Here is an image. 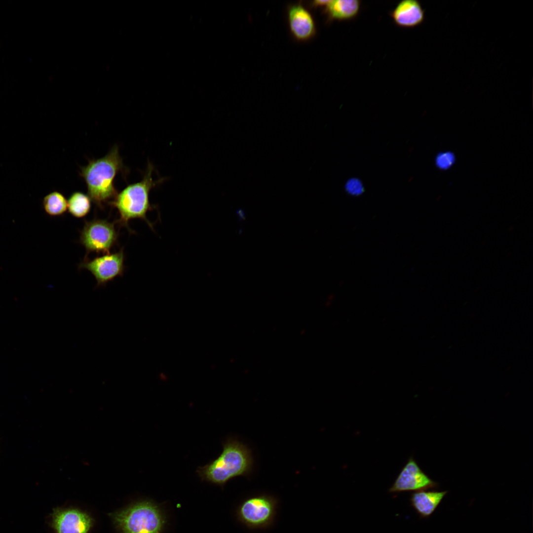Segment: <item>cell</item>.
<instances>
[{"label": "cell", "instance_id": "obj_1", "mask_svg": "<svg viewBox=\"0 0 533 533\" xmlns=\"http://www.w3.org/2000/svg\"><path fill=\"white\" fill-rule=\"evenodd\" d=\"M154 167L149 162L143 179L139 182L130 184L117 193L109 205L115 208L119 214V219L116 221L122 226L126 227L131 231L128 222L133 219H141L145 221L152 230L153 224L148 219L147 213L155 209L150 200V193L152 189L160 185L165 180L160 178L154 180L153 178Z\"/></svg>", "mask_w": 533, "mask_h": 533}, {"label": "cell", "instance_id": "obj_2", "mask_svg": "<svg viewBox=\"0 0 533 533\" xmlns=\"http://www.w3.org/2000/svg\"><path fill=\"white\" fill-rule=\"evenodd\" d=\"M223 451L214 460L197 469L202 480L224 485L237 476H248L253 466L251 450L237 439L229 438L223 443Z\"/></svg>", "mask_w": 533, "mask_h": 533}, {"label": "cell", "instance_id": "obj_3", "mask_svg": "<svg viewBox=\"0 0 533 533\" xmlns=\"http://www.w3.org/2000/svg\"><path fill=\"white\" fill-rule=\"evenodd\" d=\"M118 148L114 146L104 157L90 160L80 173L91 200L102 209L113 200L117 193L114 182L116 174L123 170Z\"/></svg>", "mask_w": 533, "mask_h": 533}, {"label": "cell", "instance_id": "obj_4", "mask_svg": "<svg viewBox=\"0 0 533 533\" xmlns=\"http://www.w3.org/2000/svg\"><path fill=\"white\" fill-rule=\"evenodd\" d=\"M111 516L123 533H160L164 523L159 508L147 501L137 503Z\"/></svg>", "mask_w": 533, "mask_h": 533}, {"label": "cell", "instance_id": "obj_5", "mask_svg": "<svg viewBox=\"0 0 533 533\" xmlns=\"http://www.w3.org/2000/svg\"><path fill=\"white\" fill-rule=\"evenodd\" d=\"M116 223L96 218L84 222L80 233L79 241L87 254L110 253L117 241L118 232L115 228Z\"/></svg>", "mask_w": 533, "mask_h": 533}, {"label": "cell", "instance_id": "obj_6", "mask_svg": "<svg viewBox=\"0 0 533 533\" xmlns=\"http://www.w3.org/2000/svg\"><path fill=\"white\" fill-rule=\"evenodd\" d=\"M277 501L270 495L253 496L244 500L239 506V520L248 528L259 529L270 526L276 514Z\"/></svg>", "mask_w": 533, "mask_h": 533}, {"label": "cell", "instance_id": "obj_7", "mask_svg": "<svg viewBox=\"0 0 533 533\" xmlns=\"http://www.w3.org/2000/svg\"><path fill=\"white\" fill-rule=\"evenodd\" d=\"M124 262V254L121 249L117 252L105 254L92 260L86 258L79 265V268L90 271L96 279L97 285L100 286L122 276Z\"/></svg>", "mask_w": 533, "mask_h": 533}, {"label": "cell", "instance_id": "obj_8", "mask_svg": "<svg viewBox=\"0 0 533 533\" xmlns=\"http://www.w3.org/2000/svg\"><path fill=\"white\" fill-rule=\"evenodd\" d=\"M437 487L438 484L424 473L415 460L410 457L388 491L391 493L418 492Z\"/></svg>", "mask_w": 533, "mask_h": 533}, {"label": "cell", "instance_id": "obj_9", "mask_svg": "<svg viewBox=\"0 0 533 533\" xmlns=\"http://www.w3.org/2000/svg\"><path fill=\"white\" fill-rule=\"evenodd\" d=\"M51 517L56 533H88L93 524L90 516L76 509H54Z\"/></svg>", "mask_w": 533, "mask_h": 533}, {"label": "cell", "instance_id": "obj_10", "mask_svg": "<svg viewBox=\"0 0 533 533\" xmlns=\"http://www.w3.org/2000/svg\"><path fill=\"white\" fill-rule=\"evenodd\" d=\"M289 26L292 35L300 41L307 40L315 35V22L311 13L300 4L290 6L288 11Z\"/></svg>", "mask_w": 533, "mask_h": 533}, {"label": "cell", "instance_id": "obj_11", "mask_svg": "<svg viewBox=\"0 0 533 533\" xmlns=\"http://www.w3.org/2000/svg\"><path fill=\"white\" fill-rule=\"evenodd\" d=\"M391 17L398 27L414 28L421 24L425 18V11L417 0L400 1L391 11Z\"/></svg>", "mask_w": 533, "mask_h": 533}, {"label": "cell", "instance_id": "obj_12", "mask_svg": "<svg viewBox=\"0 0 533 533\" xmlns=\"http://www.w3.org/2000/svg\"><path fill=\"white\" fill-rule=\"evenodd\" d=\"M448 491H420L412 494V506L421 518H428L435 510Z\"/></svg>", "mask_w": 533, "mask_h": 533}, {"label": "cell", "instance_id": "obj_13", "mask_svg": "<svg viewBox=\"0 0 533 533\" xmlns=\"http://www.w3.org/2000/svg\"><path fill=\"white\" fill-rule=\"evenodd\" d=\"M325 7L331 19L345 21L351 20L358 14L361 3L358 0H329Z\"/></svg>", "mask_w": 533, "mask_h": 533}, {"label": "cell", "instance_id": "obj_14", "mask_svg": "<svg viewBox=\"0 0 533 533\" xmlns=\"http://www.w3.org/2000/svg\"><path fill=\"white\" fill-rule=\"evenodd\" d=\"M42 206L45 213L49 216H60L68 210V200L62 193L54 191L44 197Z\"/></svg>", "mask_w": 533, "mask_h": 533}, {"label": "cell", "instance_id": "obj_15", "mask_svg": "<svg viewBox=\"0 0 533 533\" xmlns=\"http://www.w3.org/2000/svg\"><path fill=\"white\" fill-rule=\"evenodd\" d=\"M91 199L88 195L80 191L72 193L68 199V210L73 217L81 218L90 212Z\"/></svg>", "mask_w": 533, "mask_h": 533}, {"label": "cell", "instance_id": "obj_16", "mask_svg": "<svg viewBox=\"0 0 533 533\" xmlns=\"http://www.w3.org/2000/svg\"><path fill=\"white\" fill-rule=\"evenodd\" d=\"M435 164L436 166L442 170H446L450 168L455 162V156L453 153L450 152H445L439 153L435 158Z\"/></svg>", "mask_w": 533, "mask_h": 533}, {"label": "cell", "instance_id": "obj_17", "mask_svg": "<svg viewBox=\"0 0 533 533\" xmlns=\"http://www.w3.org/2000/svg\"><path fill=\"white\" fill-rule=\"evenodd\" d=\"M345 189L348 193L354 196L359 195L364 191L363 184L359 179L355 178H351L346 182Z\"/></svg>", "mask_w": 533, "mask_h": 533}, {"label": "cell", "instance_id": "obj_18", "mask_svg": "<svg viewBox=\"0 0 533 533\" xmlns=\"http://www.w3.org/2000/svg\"><path fill=\"white\" fill-rule=\"evenodd\" d=\"M329 0H315L313 1L312 5L314 6H325L327 4Z\"/></svg>", "mask_w": 533, "mask_h": 533}]
</instances>
